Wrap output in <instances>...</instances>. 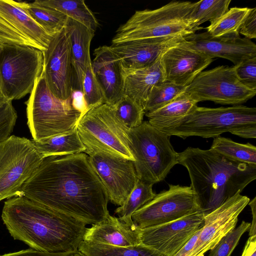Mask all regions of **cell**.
<instances>
[{"label": "cell", "mask_w": 256, "mask_h": 256, "mask_svg": "<svg viewBox=\"0 0 256 256\" xmlns=\"http://www.w3.org/2000/svg\"><path fill=\"white\" fill-rule=\"evenodd\" d=\"M21 196L86 225L110 214L108 192L84 152L44 157Z\"/></svg>", "instance_id": "cell-1"}, {"label": "cell", "mask_w": 256, "mask_h": 256, "mask_svg": "<svg viewBox=\"0 0 256 256\" xmlns=\"http://www.w3.org/2000/svg\"><path fill=\"white\" fill-rule=\"evenodd\" d=\"M6 100L4 96L3 95L2 87H1V84H0V104H2V102H6Z\"/></svg>", "instance_id": "cell-45"}, {"label": "cell", "mask_w": 256, "mask_h": 256, "mask_svg": "<svg viewBox=\"0 0 256 256\" xmlns=\"http://www.w3.org/2000/svg\"><path fill=\"white\" fill-rule=\"evenodd\" d=\"M158 130L183 139L191 136L214 138L226 132L255 138L256 108L241 104L217 108L197 106L190 114Z\"/></svg>", "instance_id": "cell-4"}, {"label": "cell", "mask_w": 256, "mask_h": 256, "mask_svg": "<svg viewBox=\"0 0 256 256\" xmlns=\"http://www.w3.org/2000/svg\"><path fill=\"white\" fill-rule=\"evenodd\" d=\"M185 92L198 102L212 101L221 104L240 105L252 98L256 90L238 79L234 66H220L200 73Z\"/></svg>", "instance_id": "cell-11"}, {"label": "cell", "mask_w": 256, "mask_h": 256, "mask_svg": "<svg viewBox=\"0 0 256 256\" xmlns=\"http://www.w3.org/2000/svg\"><path fill=\"white\" fill-rule=\"evenodd\" d=\"M134 168L139 180L154 184L163 180L178 164V152L170 142V136L143 121L130 130Z\"/></svg>", "instance_id": "cell-8"}, {"label": "cell", "mask_w": 256, "mask_h": 256, "mask_svg": "<svg viewBox=\"0 0 256 256\" xmlns=\"http://www.w3.org/2000/svg\"><path fill=\"white\" fill-rule=\"evenodd\" d=\"M82 94L87 109L106 104L104 93L93 72L91 60L85 70Z\"/></svg>", "instance_id": "cell-36"}, {"label": "cell", "mask_w": 256, "mask_h": 256, "mask_svg": "<svg viewBox=\"0 0 256 256\" xmlns=\"http://www.w3.org/2000/svg\"><path fill=\"white\" fill-rule=\"evenodd\" d=\"M83 241L94 244L132 246L141 244L140 228L109 214L102 221L86 228Z\"/></svg>", "instance_id": "cell-22"}, {"label": "cell", "mask_w": 256, "mask_h": 256, "mask_svg": "<svg viewBox=\"0 0 256 256\" xmlns=\"http://www.w3.org/2000/svg\"><path fill=\"white\" fill-rule=\"evenodd\" d=\"M238 80L248 88L256 90V57L234 66Z\"/></svg>", "instance_id": "cell-39"}, {"label": "cell", "mask_w": 256, "mask_h": 256, "mask_svg": "<svg viewBox=\"0 0 256 256\" xmlns=\"http://www.w3.org/2000/svg\"><path fill=\"white\" fill-rule=\"evenodd\" d=\"M186 38L176 36L136 40L110 46L119 58L125 76L153 64L167 50L182 42Z\"/></svg>", "instance_id": "cell-18"}, {"label": "cell", "mask_w": 256, "mask_h": 256, "mask_svg": "<svg viewBox=\"0 0 256 256\" xmlns=\"http://www.w3.org/2000/svg\"><path fill=\"white\" fill-rule=\"evenodd\" d=\"M88 158L106 189L109 200L122 206L138 180L134 161L102 154H92Z\"/></svg>", "instance_id": "cell-16"}, {"label": "cell", "mask_w": 256, "mask_h": 256, "mask_svg": "<svg viewBox=\"0 0 256 256\" xmlns=\"http://www.w3.org/2000/svg\"><path fill=\"white\" fill-rule=\"evenodd\" d=\"M184 42L167 50L161 60L165 80L187 86L214 58L186 46Z\"/></svg>", "instance_id": "cell-20"}, {"label": "cell", "mask_w": 256, "mask_h": 256, "mask_svg": "<svg viewBox=\"0 0 256 256\" xmlns=\"http://www.w3.org/2000/svg\"><path fill=\"white\" fill-rule=\"evenodd\" d=\"M32 140L44 158L84 153L86 150L76 130L39 141Z\"/></svg>", "instance_id": "cell-26"}, {"label": "cell", "mask_w": 256, "mask_h": 256, "mask_svg": "<svg viewBox=\"0 0 256 256\" xmlns=\"http://www.w3.org/2000/svg\"><path fill=\"white\" fill-rule=\"evenodd\" d=\"M200 229L196 232L187 242L174 256H188L192 250L200 234Z\"/></svg>", "instance_id": "cell-42"}, {"label": "cell", "mask_w": 256, "mask_h": 256, "mask_svg": "<svg viewBox=\"0 0 256 256\" xmlns=\"http://www.w3.org/2000/svg\"><path fill=\"white\" fill-rule=\"evenodd\" d=\"M211 148L226 158L240 162L256 165V147L218 136L214 138Z\"/></svg>", "instance_id": "cell-31"}, {"label": "cell", "mask_w": 256, "mask_h": 256, "mask_svg": "<svg viewBox=\"0 0 256 256\" xmlns=\"http://www.w3.org/2000/svg\"><path fill=\"white\" fill-rule=\"evenodd\" d=\"M198 102L185 91L173 100L152 112L146 113L149 124L157 129L166 127L192 112Z\"/></svg>", "instance_id": "cell-25"}, {"label": "cell", "mask_w": 256, "mask_h": 256, "mask_svg": "<svg viewBox=\"0 0 256 256\" xmlns=\"http://www.w3.org/2000/svg\"><path fill=\"white\" fill-rule=\"evenodd\" d=\"M152 184L138 180L124 204L116 209L115 214L126 224L134 225L132 218L133 214L156 195L152 190Z\"/></svg>", "instance_id": "cell-30"}, {"label": "cell", "mask_w": 256, "mask_h": 256, "mask_svg": "<svg viewBox=\"0 0 256 256\" xmlns=\"http://www.w3.org/2000/svg\"><path fill=\"white\" fill-rule=\"evenodd\" d=\"M178 164L188 171L192 187L206 214L256 178V165L230 160L212 148L188 147L178 152Z\"/></svg>", "instance_id": "cell-3"}, {"label": "cell", "mask_w": 256, "mask_h": 256, "mask_svg": "<svg viewBox=\"0 0 256 256\" xmlns=\"http://www.w3.org/2000/svg\"><path fill=\"white\" fill-rule=\"evenodd\" d=\"M250 198L238 192L219 207L205 214L198 239L188 256H204L236 225L238 216Z\"/></svg>", "instance_id": "cell-17"}, {"label": "cell", "mask_w": 256, "mask_h": 256, "mask_svg": "<svg viewBox=\"0 0 256 256\" xmlns=\"http://www.w3.org/2000/svg\"><path fill=\"white\" fill-rule=\"evenodd\" d=\"M250 224L242 220L228 232L211 250L208 256H230L242 234L249 230Z\"/></svg>", "instance_id": "cell-37"}, {"label": "cell", "mask_w": 256, "mask_h": 256, "mask_svg": "<svg viewBox=\"0 0 256 256\" xmlns=\"http://www.w3.org/2000/svg\"><path fill=\"white\" fill-rule=\"evenodd\" d=\"M186 87L166 80L156 84L143 106L145 114L166 106L184 92Z\"/></svg>", "instance_id": "cell-33"}, {"label": "cell", "mask_w": 256, "mask_h": 256, "mask_svg": "<svg viewBox=\"0 0 256 256\" xmlns=\"http://www.w3.org/2000/svg\"><path fill=\"white\" fill-rule=\"evenodd\" d=\"M130 130L106 104L88 109L76 127L88 156L102 154L134 162Z\"/></svg>", "instance_id": "cell-6"}, {"label": "cell", "mask_w": 256, "mask_h": 256, "mask_svg": "<svg viewBox=\"0 0 256 256\" xmlns=\"http://www.w3.org/2000/svg\"><path fill=\"white\" fill-rule=\"evenodd\" d=\"M196 2L172 1L155 10H136L119 26L112 44L166 36L187 37L202 29L192 18Z\"/></svg>", "instance_id": "cell-5"}, {"label": "cell", "mask_w": 256, "mask_h": 256, "mask_svg": "<svg viewBox=\"0 0 256 256\" xmlns=\"http://www.w3.org/2000/svg\"><path fill=\"white\" fill-rule=\"evenodd\" d=\"M43 52L42 72L50 92L60 100L72 98L74 70L70 44L64 28L54 36Z\"/></svg>", "instance_id": "cell-15"}, {"label": "cell", "mask_w": 256, "mask_h": 256, "mask_svg": "<svg viewBox=\"0 0 256 256\" xmlns=\"http://www.w3.org/2000/svg\"><path fill=\"white\" fill-rule=\"evenodd\" d=\"M2 218L14 240L31 248L48 252L78 250L87 228L84 223L52 211L24 196L6 200Z\"/></svg>", "instance_id": "cell-2"}, {"label": "cell", "mask_w": 256, "mask_h": 256, "mask_svg": "<svg viewBox=\"0 0 256 256\" xmlns=\"http://www.w3.org/2000/svg\"><path fill=\"white\" fill-rule=\"evenodd\" d=\"M132 215L134 223L144 228L180 218L202 210L190 186L169 184Z\"/></svg>", "instance_id": "cell-12"}, {"label": "cell", "mask_w": 256, "mask_h": 256, "mask_svg": "<svg viewBox=\"0 0 256 256\" xmlns=\"http://www.w3.org/2000/svg\"><path fill=\"white\" fill-rule=\"evenodd\" d=\"M43 158L32 140L12 135L0 142V202L21 196Z\"/></svg>", "instance_id": "cell-10"}, {"label": "cell", "mask_w": 256, "mask_h": 256, "mask_svg": "<svg viewBox=\"0 0 256 256\" xmlns=\"http://www.w3.org/2000/svg\"><path fill=\"white\" fill-rule=\"evenodd\" d=\"M17 119V113L11 100L0 104V142L10 136Z\"/></svg>", "instance_id": "cell-38"}, {"label": "cell", "mask_w": 256, "mask_h": 256, "mask_svg": "<svg viewBox=\"0 0 256 256\" xmlns=\"http://www.w3.org/2000/svg\"><path fill=\"white\" fill-rule=\"evenodd\" d=\"M0 256H84L78 250L62 252H48L35 250L32 248L10 252Z\"/></svg>", "instance_id": "cell-40"}, {"label": "cell", "mask_w": 256, "mask_h": 256, "mask_svg": "<svg viewBox=\"0 0 256 256\" xmlns=\"http://www.w3.org/2000/svg\"><path fill=\"white\" fill-rule=\"evenodd\" d=\"M26 3L0 0V44L30 46L44 52L54 36L30 17Z\"/></svg>", "instance_id": "cell-13"}, {"label": "cell", "mask_w": 256, "mask_h": 256, "mask_svg": "<svg viewBox=\"0 0 256 256\" xmlns=\"http://www.w3.org/2000/svg\"><path fill=\"white\" fill-rule=\"evenodd\" d=\"M186 46L214 58H221L232 62L234 66L256 57V45L246 38L214 37L207 32L194 33L185 38Z\"/></svg>", "instance_id": "cell-19"}, {"label": "cell", "mask_w": 256, "mask_h": 256, "mask_svg": "<svg viewBox=\"0 0 256 256\" xmlns=\"http://www.w3.org/2000/svg\"><path fill=\"white\" fill-rule=\"evenodd\" d=\"M44 69V52L37 48L0 44V81L6 100L22 98L32 92Z\"/></svg>", "instance_id": "cell-9"}, {"label": "cell", "mask_w": 256, "mask_h": 256, "mask_svg": "<svg viewBox=\"0 0 256 256\" xmlns=\"http://www.w3.org/2000/svg\"><path fill=\"white\" fill-rule=\"evenodd\" d=\"M70 44L74 70V92L82 93V82L86 66L91 60L90 46L94 32L70 18L64 27Z\"/></svg>", "instance_id": "cell-23"}, {"label": "cell", "mask_w": 256, "mask_h": 256, "mask_svg": "<svg viewBox=\"0 0 256 256\" xmlns=\"http://www.w3.org/2000/svg\"><path fill=\"white\" fill-rule=\"evenodd\" d=\"M78 250L84 256H164L142 244L126 247L90 244L82 240Z\"/></svg>", "instance_id": "cell-28"}, {"label": "cell", "mask_w": 256, "mask_h": 256, "mask_svg": "<svg viewBox=\"0 0 256 256\" xmlns=\"http://www.w3.org/2000/svg\"><path fill=\"white\" fill-rule=\"evenodd\" d=\"M230 0H202L196 2L192 18L196 26L200 28L202 23L216 20L228 10Z\"/></svg>", "instance_id": "cell-34"}, {"label": "cell", "mask_w": 256, "mask_h": 256, "mask_svg": "<svg viewBox=\"0 0 256 256\" xmlns=\"http://www.w3.org/2000/svg\"><path fill=\"white\" fill-rule=\"evenodd\" d=\"M202 210L178 220L140 228L141 244L164 256H174L204 225Z\"/></svg>", "instance_id": "cell-14"}, {"label": "cell", "mask_w": 256, "mask_h": 256, "mask_svg": "<svg viewBox=\"0 0 256 256\" xmlns=\"http://www.w3.org/2000/svg\"><path fill=\"white\" fill-rule=\"evenodd\" d=\"M248 204L250 206L252 214V223L249 229L250 236H256V197H254L252 201L249 202Z\"/></svg>", "instance_id": "cell-44"}, {"label": "cell", "mask_w": 256, "mask_h": 256, "mask_svg": "<svg viewBox=\"0 0 256 256\" xmlns=\"http://www.w3.org/2000/svg\"><path fill=\"white\" fill-rule=\"evenodd\" d=\"M239 34L250 40L256 38V8L251 10L239 30Z\"/></svg>", "instance_id": "cell-41"}, {"label": "cell", "mask_w": 256, "mask_h": 256, "mask_svg": "<svg viewBox=\"0 0 256 256\" xmlns=\"http://www.w3.org/2000/svg\"><path fill=\"white\" fill-rule=\"evenodd\" d=\"M92 66L106 104L114 106L124 94L125 76L120 61L110 46L96 48Z\"/></svg>", "instance_id": "cell-21"}, {"label": "cell", "mask_w": 256, "mask_h": 256, "mask_svg": "<svg viewBox=\"0 0 256 256\" xmlns=\"http://www.w3.org/2000/svg\"><path fill=\"white\" fill-rule=\"evenodd\" d=\"M113 108L118 118L130 129L139 126L143 122L145 114L143 107L126 94Z\"/></svg>", "instance_id": "cell-35"}, {"label": "cell", "mask_w": 256, "mask_h": 256, "mask_svg": "<svg viewBox=\"0 0 256 256\" xmlns=\"http://www.w3.org/2000/svg\"><path fill=\"white\" fill-rule=\"evenodd\" d=\"M26 104L27 124L36 141L76 130L82 114L74 105L72 97L62 100L52 93L43 72Z\"/></svg>", "instance_id": "cell-7"}, {"label": "cell", "mask_w": 256, "mask_h": 256, "mask_svg": "<svg viewBox=\"0 0 256 256\" xmlns=\"http://www.w3.org/2000/svg\"><path fill=\"white\" fill-rule=\"evenodd\" d=\"M38 5L56 10L95 32L98 22L83 0H36Z\"/></svg>", "instance_id": "cell-27"}, {"label": "cell", "mask_w": 256, "mask_h": 256, "mask_svg": "<svg viewBox=\"0 0 256 256\" xmlns=\"http://www.w3.org/2000/svg\"><path fill=\"white\" fill-rule=\"evenodd\" d=\"M241 256H256V236L249 237Z\"/></svg>", "instance_id": "cell-43"}, {"label": "cell", "mask_w": 256, "mask_h": 256, "mask_svg": "<svg viewBox=\"0 0 256 256\" xmlns=\"http://www.w3.org/2000/svg\"><path fill=\"white\" fill-rule=\"evenodd\" d=\"M26 10L30 17L52 36L64 28L68 20V18L62 12L34 2H27Z\"/></svg>", "instance_id": "cell-32"}, {"label": "cell", "mask_w": 256, "mask_h": 256, "mask_svg": "<svg viewBox=\"0 0 256 256\" xmlns=\"http://www.w3.org/2000/svg\"><path fill=\"white\" fill-rule=\"evenodd\" d=\"M161 58L151 66L125 75L124 94L142 107L154 87L166 80Z\"/></svg>", "instance_id": "cell-24"}, {"label": "cell", "mask_w": 256, "mask_h": 256, "mask_svg": "<svg viewBox=\"0 0 256 256\" xmlns=\"http://www.w3.org/2000/svg\"><path fill=\"white\" fill-rule=\"evenodd\" d=\"M250 10L247 7L232 8L204 28L214 37L238 36L240 27Z\"/></svg>", "instance_id": "cell-29"}]
</instances>
